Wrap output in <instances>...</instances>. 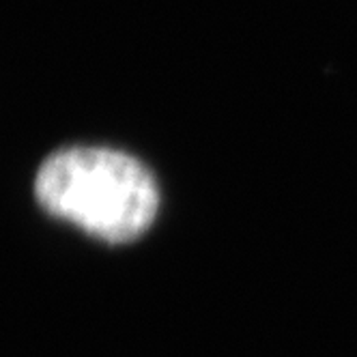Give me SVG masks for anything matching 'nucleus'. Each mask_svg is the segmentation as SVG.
<instances>
[{
	"instance_id": "obj_1",
	"label": "nucleus",
	"mask_w": 357,
	"mask_h": 357,
	"mask_svg": "<svg viewBox=\"0 0 357 357\" xmlns=\"http://www.w3.org/2000/svg\"><path fill=\"white\" fill-rule=\"evenodd\" d=\"M39 205L108 243L140 237L158 213L151 172L127 153L67 146L52 153L35 178Z\"/></svg>"
}]
</instances>
